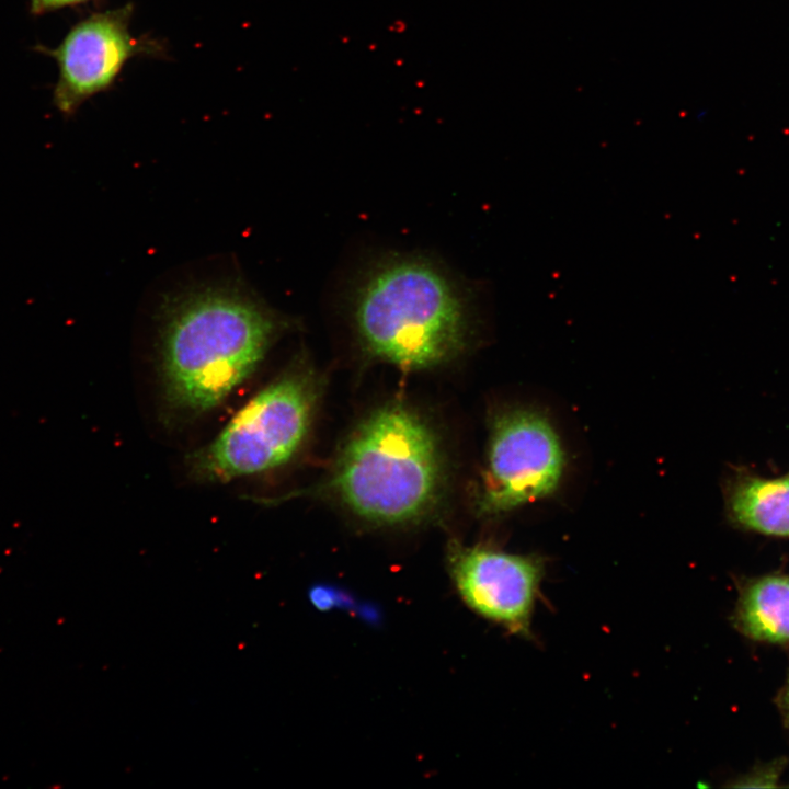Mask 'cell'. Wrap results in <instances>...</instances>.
<instances>
[{
	"instance_id": "cell-1",
	"label": "cell",
	"mask_w": 789,
	"mask_h": 789,
	"mask_svg": "<svg viewBox=\"0 0 789 789\" xmlns=\"http://www.w3.org/2000/svg\"><path fill=\"white\" fill-rule=\"evenodd\" d=\"M158 357L163 403L181 419L220 405L259 367L288 318L236 286L182 291L162 306Z\"/></svg>"
},
{
	"instance_id": "cell-2",
	"label": "cell",
	"mask_w": 789,
	"mask_h": 789,
	"mask_svg": "<svg viewBox=\"0 0 789 789\" xmlns=\"http://www.w3.org/2000/svg\"><path fill=\"white\" fill-rule=\"evenodd\" d=\"M350 315L362 352L403 369L456 358L472 334L471 299L443 266L420 255L371 264L352 293Z\"/></svg>"
},
{
	"instance_id": "cell-3",
	"label": "cell",
	"mask_w": 789,
	"mask_h": 789,
	"mask_svg": "<svg viewBox=\"0 0 789 789\" xmlns=\"http://www.w3.org/2000/svg\"><path fill=\"white\" fill-rule=\"evenodd\" d=\"M443 488V458L434 432L414 411L391 403L354 430L325 481L296 494L325 491L365 521L399 525L434 510Z\"/></svg>"
},
{
	"instance_id": "cell-4",
	"label": "cell",
	"mask_w": 789,
	"mask_h": 789,
	"mask_svg": "<svg viewBox=\"0 0 789 789\" xmlns=\"http://www.w3.org/2000/svg\"><path fill=\"white\" fill-rule=\"evenodd\" d=\"M319 396L315 373L300 361L293 364L187 457L188 472L197 481L221 483L286 464L306 439Z\"/></svg>"
},
{
	"instance_id": "cell-5",
	"label": "cell",
	"mask_w": 789,
	"mask_h": 789,
	"mask_svg": "<svg viewBox=\"0 0 789 789\" xmlns=\"http://www.w3.org/2000/svg\"><path fill=\"white\" fill-rule=\"evenodd\" d=\"M476 511L496 517L551 495L559 487L565 457L550 420L528 408L495 415L490 428Z\"/></svg>"
},
{
	"instance_id": "cell-6",
	"label": "cell",
	"mask_w": 789,
	"mask_h": 789,
	"mask_svg": "<svg viewBox=\"0 0 789 789\" xmlns=\"http://www.w3.org/2000/svg\"><path fill=\"white\" fill-rule=\"evenodd\" d=\"M133 12L130 3L95 12L76 23L56 48H43L58 65L53 103L60 114L71 116L108 90L132 58L163 54L158 42L130 32Z\"/></svg>"
},
{
	"instance_id": "cell-7",
	"label": "cell",
	"mask_w": 789,
	"mask_h": 789,
	"mask_svg": "<svg viewBox=\"0 0 789 789\" xmlns=\"http://www.w3.org/2000/svg\"><path fill=\"white\" fill-rule=\"evenodd\" d=\"M447 567L457 593L472 611L514 634H530L545 575L542 557L453 541Z\"/></svg>"
},
{
	"instance_id": "cell-8",
	"label": "cell",
	"mask_w": 789,
	"mask_h": 789,
	"mask_svg": "<svg viewBox=\"0 0 789 789\" xmlns=\"http://www.w3.org/2000/svg\"><path fill=\"white\" fill-rule=\"evenodd\" d=\"M724 512L743 531L789 539V471L766 478L733 467L723 481Z\"/></svg>"
},
{
	"instance_id": "cell-9",
	"label": "cell",
	"mask_w": 789,
	"mask_h": 789,
	"mask_svg": "<svg viewBox=\"0 0 789 789\" xmlns=\"http://www.w3.org/2000/svg\"><path fill=\"white\" fill-rule=\"evenodd\" d=\"M732 620L751 639L789 643V575L748 581L740 592Z\"/></svg>"
},
{
	"instance_id": "cell-10",
	"label": "cell",
	"mask_w": 789,
	"mask_h": 789,
	"mask_svg": "<svg viewBox=\"0 0 789 789\" xmlns=\"http://www.w3.org/2000/svg\"><path fill=\"white\" fill-rule=\"evenodd\" d=\"M785 762L778 761L744 776L734 787H777Z\"/></svg>"
},
{
	"instance_id": "cell-11",
	"label": "cell",
	"mask_w": 789,
	"mask_h": 789,
	"mask_svg": "<svg viewBox=\"0 0 789 789\" xmlns=\"http://www.w3.org/2000/svg\"><path fill=\"white\" fill-rule=\"evenodd\" d=\"M90 0H30V11L34 15L85 3Z\"/></svg>"
},
{
	"instance_id": "cell-12",
	"label": "cell",
	"mask_w": 789,
	"mask_h": 789,
	"mask_svg": "<svg viewBox=\"0 0 789 789\" xmlns=\"http://www.w3.org/2000/svg\"><path fill=\"white\" fill-rule=\"evenodd\" d=\"M777 701L782 714L789 721V679L781 689Z\"/></svg>"
}]
</instances>
